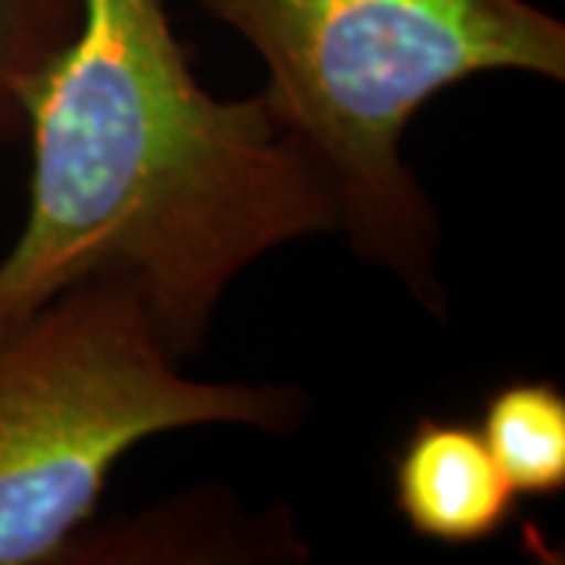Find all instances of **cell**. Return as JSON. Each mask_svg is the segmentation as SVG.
Here are the masks:
<instances>
[{"label":"cell","instance_id":"cell-1","mask_svg":"<svg viewBox=\"0 0 565 565\" xmlns=\"http://www.w3.org/2000/svg\"><path fill=\"white\" fill-rule=\"evenodd\" d=\"M29 211L0 258V340L85 280L126 282L167 349L207 343L230 286L282 245L340 233L330 185L264 95L192 73L167 0H82L25 104Z\"/></svg>","mask_w":565,"mask_h":565},{"label":"cell","instance_id":"cell-3","mask_svg":"<svg viewBox=\"0 0 565 565\" xmlns=\"http://www.w3.org/2000/svg\"><path fill=\"white\" fill-rule=\"evenodd\" d=\"M308 408L296 386L189 377L126 282L66 289L0 340V565L66 563L145 440L195 427L286 437Z\"/></svg>","mask_w":565,"mask_h":565},{"label":"cell","instance_id":"cell-4","mask_svg":"<svg viewBox=\"0 0 565 565\" xmlns=\"http://www.w3.org/2000/svg\"><path fill=\"white\" fill-rule=\"evenodd\" d=\"M393 505L412 534L449 546L484 544L512 522L519 493L478 424L424 415L390 459Z\"/></svg>","mask_w":565,"mask_h":565},{"label":"cell","instance_id":"cell-6","mask_svg":"<svg viewBox=\"0 0 565 565\" xmlns=\"http://www.w3.org/2000/svg\"><path fill=\"white\" fill-rule=\"evenodd\" d=\"M82 0H0V151L25 141V104L79 29Z\"/></svg>","mask_w":565,"mask_h":565},{"label":"cell","instance_id":"cell-2","mask_svg":"<svg viewBox=\"0 0 565 565\" xmlns=\"http://www.w3.org/2000/svg\"><path fill=\"white\" fill-rule=\"evenodd\" d=\"M258 51L262 95L318 163L352 255L444 318L440 217L403 154L427 104L487 73L565 82V25L531 0H195Z\"/></svg>","mask_w":565,"mask_h":565},{"label":"cell","instance_id":"cell-5","mask_svg":"<svg viewBox=\"0 0 565 565\" xmlns=\"http://www.w3.org/2000/svg\"><path fill=\"white\" fill-rule=\"evenodd\" d=\"M478 430L519 497L544 500L563 493L565 393L559 384L505 381L484 399Z\"/></svg>","mask_w":565,"mask_h":565}]
</instances>
